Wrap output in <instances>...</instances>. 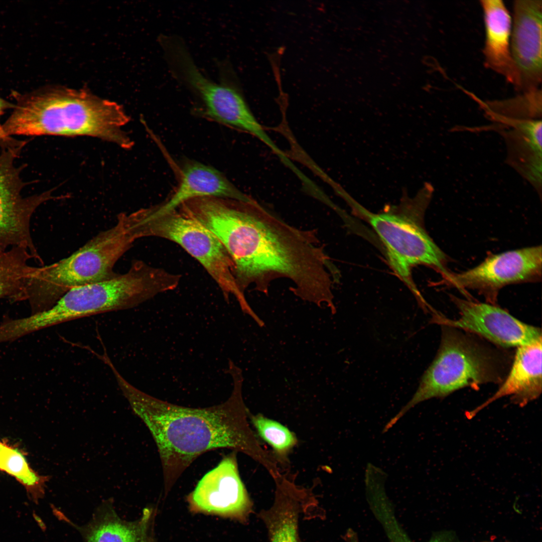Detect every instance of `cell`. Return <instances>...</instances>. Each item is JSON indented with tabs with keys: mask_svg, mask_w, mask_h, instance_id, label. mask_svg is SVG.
I'll return each mask as SVG.
<instances>
[{
	"mask_svg": "<svg viewBox=\"0 0 542 542\" xmlns=\"http://www.w3.org/2000/svg\"><path fill=\"white\" fill-rule=\"evenodd\" d=\"M189 215L222 243L243 293L251 287L267 295L273 281L286 279L296 297L336 313L329 258L315 230L290 225L254 200L200 198Z\"/></svg>",
	"mask_w": 542,
	"mask_h": 542,
	"instance_id": "6da1fadb",
	"label": "cell"
},
{
	"mask_svg": "<svg viewBox=\"0 0 542 542\" xmlns=\"http://www.w3.org/2000/svg\"><path fill=\"white\" fill-rule=\"evenodd\" d=\"M231 374L234 386L231 396L222 404L205 408L168 403L143 392L126 380L119 383L122 393L155 441L166 492L198 457L219 449L242 453L269 473L277 470L272 452L261 446L249 426V413L241 393V371Z\"/></svg>",
	"mask_w": 542,
	"mask_h": 542,
	"instance_id": "7a4b0ae2",
	"label": "cell"
},
{
	"mask_svg": "<svg viewBox=\"0 0 542 542\" xmlns=\"http://www.w3.org/2000/svg\"><path fill=\"white\" fill-rule=\"evenodd\" d=\"M16 103L2 124L5 136H89L128 149L132 142L123 127L129 121L121 105L85 90L42 89L13 92Z\"/></svg>",
	"mask_w": 542,
	"mask_h": 542,
	"instance_id": "3957f363",
	"label": "cell"
},
{
	"mask_svg": "<svg viewBox=\"0 0 542 542\" xmlns=\"http://www.w3.org/2000/svg\"><path fill=\"white\" fill-rule=\"evenodd\" d=\"M179 283L176 274L136 260L123 274L71 289L49 309L32 314L29 323L37 331L78 318L130 309L175 289Z\"/></svg>",
	"mask_w": 542,
	"mask_h": 542,
	"instance_id": "277c9868",
	"label": "cell"
},
{
	"mask_svg": "<svg viewBox=\"0 0 542 542\" xmlns=\"http://www.w3.org/2000/svg\"><path fill=\"white\" fill-rule=\"evenodd\" d=\"M134 241L121 219L93 237L70 256L36 267L27 292L32 314L52 307L71 289L116 276L113 268Z\"/></svg>",
	"mask_w": 542,
	"mask_h": 542,
	"instance_id": "5b68a950",
	"label": "cell"
},
{
	"mask_svg": "<svg viewBox=\"0 0 542 542\" xmlns=\"http://www.w3.org/2000/svg\"><path fill=\"white\" fill-rule=\"evenodd\" d=\"M124 226L132 239L157 237L181 246L195 258L213 279L225 298L233 295L241 308L248 305L235 277L234 263L219 239L196 219L179 209L152 215L143 209L122 213Z\"/></svg>",
	"mask_w": 542,
	"mask_h": 542,
	"instance_id": "8992f818",
	"label": "cell"
},
{
	"mask_svg": "<svg viewBox=\"0 0 542 542\" xmlns=\"http://www.w3.org/2000/svg\"><path fill=\"white\" fill-rule=\"evenodd\" d=\"M441 326V344L435 359L411 399L385 425V431L420 402L445 397L466 387L477 389L481 384L498 382L497 366L489 353L462 333Z\"/></svg>",
	"mask_w": 542,
	"mask_h": 542,
	"instance_id": "52a82bcc",
	"label": "cell"
},
{
	"mask_svg": "<svg viewBox=\"0 0 542 542\" xmlns=\"http://www.w3.org/2000/svg\"><path fill=\"white\" fill-rule=\"evenodd\" d=\"M26 141L8 137L0 140V246L27 249L40 262L30 232V221L36 209L54 198L51 191L24 197L25 184L21 179V167L15 165Z\"/></svg>",
	"mask_w": 542,
	"mask_h": 542,
	"instance_id": "ba28073f",
	"label": "cell"
},
{
	"mask_svg": "<svg viewBox=\"0 0 542 542\" xmlns=\"http://www.w3.org/2000/svg\"><path fill=\"white\" fill-rule=\"evenodd\" d=\"M541 246L512 250L488 256L477 266L460 273H448L447 285L463 291H477L494 304L499 291L512 284L537 281L541 277Z\"/></svg>",
	"mask_w": 542,
	"mask_h": 542,
	"instance_id": "9c48e42d",
	"label": "cell"
},
{
	"mask_svg": "<svg viewBox=\"0 0 542 542\" xmlns=\"http://www.w3.org/2000/svg\"><path fill=\"white\" fill-rule=\"evenodd\" d=\"M451 298L458 309L459 317L452 320L434 313L432 321L476 333L504 347H518L541 340L540 329L518 320L494 304L453 296Z\"/></svg>",
	"mask_w": 542,
	"mask_h": 542,
	"instance_id": "30bf717a",
	"label": "cell"
},
{
	"mask_svg": "<svg viewBox=\"0 0 542 542\" xmlns=\"http://www.w3.org/2000/svg\"><path fill=\"white\" fill-rule=\"evenodd\" d=\"M236 453L225 456L200 480L187 496L191 511L247 521L252 502L239 473Z\"/></svg>",
	"mask_w": 542,
	"mask_h": 542,
	"instance_id": "8fae6325",
	"label": "cell"
},
{
	"mask_svg": "<svg viewBox=\"0 0 542 542\" xmlns=\"http://www.w3.org/2000/svg\"><path fill=\"white\" fill-rule=\"evenodd\" d=\"M369 220L385 245L391 264L402 277L409 275L412 265L420 263L433 266L443 275L449 272L446 255L418 225L388 213L373 215Z\"/></svg>",
	"mask_w": 542,
	"mask_h": 542,
	"instance_id": "7c38bea8",
	"label": "cell"
},
{
	"mask_svg": "<svg viewBox=\"0 0 542 542\" xmlns=\"http://www.w3.org/2000/svg\"><path fill=\"white\" fill-rule=\"evenodd\" d=\"M541 0L513 3L510 48L522 92L538 89L541 82Z\"/></svg>",
	"mask_w": 542,
	"mask_h": 542,
	"instance_id": "4fadbf2b",
	"label": "cell"
},
{
	"mask_svg": "<svg viewBox=\"0 0 542 542\" xmlns=\"http://www.w3.org/2000/svg\"><path fill=\"white\" fill-rule=\"evenodd\" d=\"M274 480L273 504L259 513L267 528L269 542H300V514L317 506L316 499L312 490L298 485L288 475L282 474Z\"/></svg>",
	"mask_w": 542,
	"mask_h": 542,
	"instance_id": "5bb4252c",
	"label": "cell"
},
{
	"mask_svg": "<svg viewBox=\"0 0 542 542\" xmlns=\"http://www.w3.org/2000/svg\"><path fill=\"white\" fill-rule=\"evenodd\" d=\"M180 184L175 192L160 205L144 208L148 214L159 215L177 209L188 200L211 197L250 201L253 198L237 188L225 176L213 167L190 162L183 167Z\"/></svg>",
	"mask_w": 542,
	"mask_h": 542,
	"instance_id": "9a60e30c",
	"label": "cell"
},
{
	"mask_svg": "<svg viewBox=\"0 0 542 542\" xmlns=\"http://www.w3.org/2000/svg\"><path fill=\"white\" fill-rule=\"evenodd\" d=\"M499 130L505 143L506 163L526 180L541 197L542 123L541 119L510 122Z\"/></svg>",
	"mask_w": 542,
	"mask_h": 542,
	"instance_id": "2e32d148",
	"label": "cell"
},
{
	"mask_svg": "<svg viewBox=\"0 0 542 542\" xmlns=\"http://www.w3.org/2000/svg\"><path fill=\"white\" fill-rule=\"evenodd\" d=\"M480 4L485 31L484 64L519 91L520 77L510 48V14L501 0H482Z\"/></svg>",
	"mask_w": 542,
	"mask_h": 542,
	"instance_id": "e0dca14e",
	"label": "cell"
},
{
	"mask_svg": "<svg viewBox=\"0 0 542 542\" xmlns=\"http://www.w3.org/2000/svg\"><path fill=\"white\" fill-rule=\"evenodd\" d=\"M542 340L517 347L512 365L504 381L495 393L479 406L467 412L468 419L495 400L510 396L514 404L523 406L541 393Z\"/></svg>",
	"mask_w": 542,
	"mask_h": 542,
	"instance_id": "ac0fdd59",
	"label": "cell"
},
{
	"mask_svg": "<svg viewBox=\"0 0 542 542\" xmlns=\"http://www.w3.org/2000/svg\"><path fill=\"white\" fill-rule=\"evenodd\" d=\"M32 259L33 256L25 248L0 246V298L27 300L28 287L36 268L28 263Z\"/></svg>",
	"mask_w": 542,
	"mask_h": 542,
	"instance_id": "d6986e66",
	"label": "cell"
},
{
	"mask_svg": "<svg viewBox=\"0 0 542 542\" xmlns=\"http://www.w3.org/2000/svg\"><path fill=\"white\" fill-rule=\"evenodd\" d=\"M141 533V519L124 521L109 505L101 507L83 530L85 542H140Z\"/></svg>",
	"mask_w": 542,
	"mask_h": 542,
	"instance_id": "ffe728a7",
	"label": "cell"
},
{
	"mask_svg": "<svg viewBox=\"0 0 542 542\" xmlns=\"http://www.w3.org/2000/svg\"><path fill=\"white\" fill-rule=\"evenodd\" d=\"M481 104L487 116L501 126L517 121L541 119L540 89L523 92L508 99L481 102Z\"/></svg>",
	"mask_w": 542,
	"mask_h": 542,
	"instance_id": "44dd1931",
	"label": "cell"
},
{
	"mask_svg": "<svg viewBox=\"0 0 542 542\" xmlns=\"http://www.w3.org/2000/svg\"><path fill=\"white\" fill-rule=\"evenodd\" d=\"M0 470L14 477L35 503L42 498L49 477L40 475L29 466L20 450L0 441Z\"/></svg>",
	"mask_w": 542,
	"mask_h": 542,
	"instance_id": "7402d4cb",
	"label": "cell"
},
{
	"mask_svg": "<svg viewBox=\"0 0 542 542\" xmlns=\"http://www.w3.org/2000/svg\"><path fill=\"white\" fill-rule=\"evenodd\" d=\"M248 416L258 436L272 448L278 465L286 466L289 455L298 443L295 434L280 423L261 414L249 413Z\"/></svg>",
	"mask_w": 542,
	"mask_h": 542,
	"instance_id": "603a6c76",
	"label": "cell"
},
{
	"mask_svg": "<svg viewBox=\"0 0 542 542\" xmlns=\"http://www.w3.org/2000/svg\"><path fill=\"white\" fill-rule=\"evenodd\" d=\"M366 498L371 510L381 524L389 542H414L398 522L384 487L371 489L367 493ZM429 542L443 541L435 538Z\"/></svg>",
	"mask_w": 542,
	"mask_h": 542,
	"instance_id": "cb8c5ba5",
	"label": "cell"
},
{
	"mask_svg": "<svg viewBox=\"0 0 542 542\" xmlns=\"http://www.w3.org/2000/svg\"><path fill=\"white\" fill-rule=\"evenodd\" d=\"M14 106V104L5 100L0 96V118L6 109L12 108L13 109ZM5 137H6L4 134L2 130V124L0 123V140Z\"/></svg>",
	"mask_w": 542,
	"mask_h": 542,
	"instance_id": "d4e9b609",
	"label": "cell"
},
{
	"mask_svg": "<svg viewBox=\"0 0 542 542\" xmlns=\"http://www.w3.org/2000/svg\"><path fill=\"white\" fill-rule=\"evenodd\" d=\"M346 542H359L358 535L353 529L349 528L344 536Z\"/></svg>",
	"mask_w": 542,
	"mask_h": 542,
	"instance_id": "484cf974",
	"label": "cell"
},
{
	"mask_svg": "<svg viewBox=\"0 0 542 542\" xmlns=\"http://www.w3.org/2000/svg\"><path fill=\"white\" fill-rule=\"evenodd\" d=\"M140 542H155L152 533H144L142 535Z\"/></svg>",
	"mask_w": 542,
	"mask_h": 542,
	"instance_id": "4316f807",
	"label": "cell"
},
{
	"mask_svg": "<svg viewBox=\"0 0 542 542\" xmlns=\"http://www.w3.org/2000/svg\"><path fill=\"white\" fill-rule=\"evenodd\" d=\"M33 516L35 520L37 522L38 525L40 527L42 530H45L46 526L41 518L35 512L33 513Z\"/></svg>",
	"mask_w": 542,
	"mask_h": 542,
	"instance_id": "83f0119b",
	"label": "cell"
}]
</instances>
